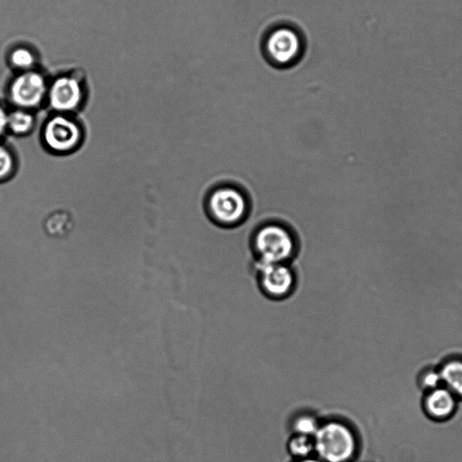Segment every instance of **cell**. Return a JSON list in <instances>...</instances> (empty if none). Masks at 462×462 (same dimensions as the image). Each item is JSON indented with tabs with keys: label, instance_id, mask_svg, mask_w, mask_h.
I'll return each instance as SVG.
<instances>
[{
	"label": "cell",
	"instance_id": "3957f363",
	"mask_svg": "<svg viewBox=\"0 0 462 462\" xmlns=\"http://www.w3.org/2000/svg\"><path fill=\"white\" fill-rule=\"evenodd\" d=\"M313 439L315 455L322 462H348L357 449L354 430L338 420L320 423Z\"/></svg>",
	"mask_w": 462,
	"mask_h": 462
},
{
	"label": "cell",
	"instance_id": "52a82bcc",
	"mask_svg": "<svg viewBox=\"0 0 462 462\" xmlns=\"http://www.w3.org/2000/svg\"><path fill=\"white\" fill-rule=\"evenodd\" d=\"M84 97L81 80L72 74H62L49 81L46 102L54 113L70 115L81 106Z\"/></svg>",
	"mask_w": 462,
	"mask_h": 462
},
{
	"label": "cell",
	"instance_id": "7a4b0ae2",
	"mask_svg": "<svg viewBox=\"0 0 462 462\" xmlns=\"http://www.w3.org/2000/svg\"><path fill=\"white\" fill-rule=\"evenodd\" d=\"M204 207L208 217L215 225L230 228L240 226L247 218L250 199L236 183L221 182L208 189Z\"/></svg>",
	"mask_w": 462,
	"mask_h": 462
},
{
	"label": "cell",
	"instance_id": "5b68a950",
	"mask_svg": "<svg viewBox=\"0 0 462 462\" xmlns=\"http://www.w3.org/2000/svg\"><path fill=\"white\" fill-rule=\"evenodd\" d=\"M49 81L39 70L18 72L7 88L9 103L16 108L34 110L46 101Z\"/></svg>",
	"mask_w": 462,
	"mask_h": 462
},
{
	"label": "cell",
	"instance_id": "277c9868",
	"mask_svg": "<svg viewBox=\"0 0 462 462\" xmlns=\"http://www.w3.org/2000/svg\"><path fill=\"white\" fill-rule=\"evenodd\" d=\"M42 141L53 153H70L80 146L83 128L70 115L54 113L42 126Z\"/></svg>",
	"mask_w": 462,
	"mask_h": 462
},
{
	"label": "cell",
	"instance_id": "8fae6325",
	"mask_svg": "<svg viewBox=\"0 0 462 462\" xmlns=\"http://www.w3.org/2000/svg\"><path fill=\"white\" fill-rule=\"evenodd\" d=\"M35 125V116L31 110L14 107L8 110L7 133L15 136H24Z\"/></svg>",
	"mask_w": 462,
	"mask_h": 462
},
{
	"label": "cell",
	"instance_id": "5bb4252c",
	"mask_svg": "<svg viewBox=\"0 0 462 462\" xmlns=\"http://www.w3.org/2000/svg\"><path fill=\"white\" fill-rule=\"evenodd\" d=\"M17 169V159L11 147L0 141V183L7 182Z\"/></svg>",
	"mask_w": 462,
	"mask_h": 462
},
{
	"label": "cell",
	"instance_id": "30bf717a",
	"mask_svg": "<svg viewBox=\"0 0 462 462\" xmlns=\"http://www.w3.org/2000/svg\"><path fill=\"white\" fill-rule=\"evenodd\" d=\"M438 370L445 387L457 398L462 399V358H449L443 362Z\"/></svg>",
	"mask_w": 462,
	"mask_h": 462
},
{
	"label": "cell",
	"instance_id": "ac0fdd59",
	"mask_svg": "<svg viewBox=\"0 0 462 462\" xmlns=\"http://www.w3.org/2000/svg\"><path fill=\"white\" fill-rule=\"evenodd\" d=\"M294 462H322L320 459H319L317 457H310L302 459L295 460Z\"/></svg>",
	"mask_w": 462,
	"mask_h": 462
},
{
	"label": "cell",
	"instance_id": "7c38bea8",
	"mask_svg": "<svg viewBox=\"0 0 462 462\" xmlns=\"http://www.w3.org/2000/svg\"><path fill=\"white\" fill-rule=\"evenodd\" d=\"M10 66L18 72L35 69L37 56L35 52L25 46H16L8 55Z\"/></svg>",
	"mask_w": 462,
	"mask_h": 462
},
{
	"label": "cell",
	"instance_id": "e0dca14e",
	"mask_svg": "<svg viewBox=\"0 0 462 462\" xmlns=\"http://www.w3.org/2000/svg\"><path fill=\"white\" fill-rule=\"evenodd\" d=\"M7 115L8 110L0 103V141L7 134Z\"/></svg>",
	"mask_w": 462,
	"mask_h": 462
},
{
	"label": "cell",
	"instance_id": "6da1fadb",
	"mask_svg": "<svg viewBox=\"0 0 462 462\" xmlns=\"http://www.w3.org/2000/svg\"><path fill=\"white\" fill-rule=\"evenodd\" d=\"M250 247L256 263H290L297 254L299 242L290 226L279 220H268L254 228Z\"/></svg>",
	"mask_w": 462,
	"mask_h": 462
},
{
	"label": "cell",
	"instance_id": "ba28073f",
	"mask_svg": "<svg viewBox=\"0 0 462 462\" xmlns=\"http://www.w3.org/2000/svg\"><path fill=\"white\" fill-rule=\"evenodd\" d=\"M256 278L261 291L272 299L289 296L296 284V275L289 263H256Z\"/></svg>",
	"mask_w": 462,
	"mask_h": 462
},
{
	"label": "cell",
	"instance_id": "4fadbf2b",
	"mask_svg": "<svg viewBox=\"0 0 462 462\" xmlns=\"http://www.w3.org/2000/svg\"><path fill=\"white\" fill-rule=\"evenodd\" d=\"M287 450L295 460L313 457L314 439L311 436L293 433L288 439Z\"/></svg>",
	"mask_w": 462,
	"mask_h": 462
},
{
	"label": "cell",
	"instance_id": "8992f818",
	"mask_svg": "<svg viewBox=\"0 0 462 462\" xmlns=\"http://www.w3.org/2000/svg\"><path fill=\"white\" fill-rule=\"evenodd\" d=\"M301 51V37L298 31L291 26H277L264 37L263 53L274 66L292 65L300 59Z\"/></svg>",
	"mask_w": 462,
	"mask_h": 462
},
{
	"label": "cell",
	"instance_id": "9c48e42d",
	"mask_svg": "<svg viewBox=\"0 0 462 462\" xmlns=\"http://www.w3.org/2000/svg\"><path fill=\"white\" fill-rule=\"evenodd\" d=\"M457 398L447 387L439 386L424 394L422 406L426 414L436 420L451 417L457 408Z\"/></svg>",
	"mask_w": 462,
	"mask_h": 462
},
{
	"label": "cell",
	"instance_id": "2e32d148",
	"mask_svg": "<svg viewBox=\"0 0 462 462\" xmlns=\"http://www.w3.org/2000/svg\"><path fill=\"white\" fill-rule=\"evenodd\" d=\"M420 388L425 392L426 390H433L438 388L442 383L439 372L436 368H428L423 370L418 378Z\"/></svg>",
	"mask_w": 462,
	"mask_h": 462
},
{
	"label": "cell",
	"instance_id": "9a60e30c",
	"mask_svg": "<svg viewBox=\"0 0 462 462\" xmlns=\"http://www.w3.org/2000/svg\"><path fill=\"white\" fill-rule=\"evenodd\" d=\"M320 423L310 414H300L297 416L291 424L293 433L313 437Z\"/></svg>",
	"mask_w": 462,
	"mask_h": 462
}]
</instances>
